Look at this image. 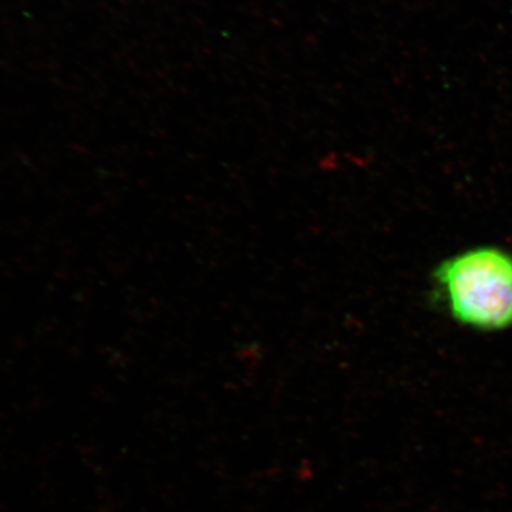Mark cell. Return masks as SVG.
<instances>
[{
  "label": "cell",
  "instance_id": "6da1fadb",
  "mask_svg": "<svg viewBox=\"0 0 512 512\" xmlns=\"http://www.w3.org/2000/svg\"><path fill=\"white\" fill-rule=\"evenodd\" d=\"M434 284L451 318L481 332L512 328V254L498 247L458 252L441 262Z\"/></svg>",
  "mask_w": 512,
  "mask_h": 512
}]
</instances>
